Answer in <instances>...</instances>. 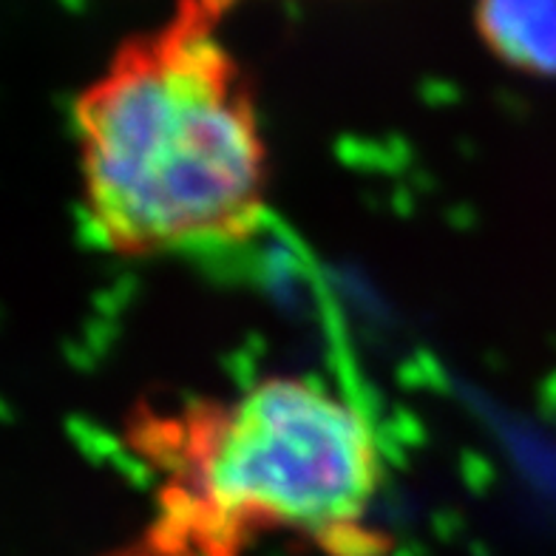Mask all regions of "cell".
<instances>
[{
	"mask_svg": "<svg viewBox=\"0 0 556 556\" xmlns=\"http://www.w3.org/2000/svg\"><path fill=\"white\" fill-rule=\"evenodd\" d=\"M230 0H179L123 43L74 103L83 207L119 256L248 242L264 216L267 148L219 23Z\"/></svg>",
	"mask_w": 556,
	"mask_h": 556,
	"instance_id": "6da1fadb",
	"label": "cell"
},
{
	"mask_svg": "<svg viewBox=\"0 0 556 556\" xmlns=\"http://www.w3.org/2000/svg\"><path fill=\"white\" fill-rule=\"evenodd\" d=\"M131 443L162 475L160 531L185 556H242L293 531L327 556H387L369 526L381 452L355 406L307 378H264L230 401L142 409Z\"/></svg>",
	"mask_w": 556,
	"mask_h": 556,
	"instance_id": "7a4b0ae2",
	"label": "cell"
},
{
	"mask_svg": "<svg viewBox=\"0 0 556 556\" xmlns=\"http://www.w3.org/2000/svg\"><path fill=\"white\" fill-rule=\"evenodd\" d=\"M477 31L505 66L556 77V0H477Z\"/></svg>",
	"mask_w": 556,
	"mask_h": 556,
	"instance_id": "3957f363",
	"label": "cell"
},
{
	"mask_svg": "<svg viewBox=\"0 0 556 556\" xmlns=\"http://www.w3.org/2000/svg\"><path fill=\"white\" fill-rule=\"evenodd\" d=\"M111 556H185V554L179 548H174V545H170L160 531L148 528V534L142 536V540L134 542V545H128V548L117 551V554H111Z\"/></svg>",
	"mask_w": 556,
	"mask_h": 556,
	"instance_id": "277c9868",
	"label": "cell"
}]
</instances>
